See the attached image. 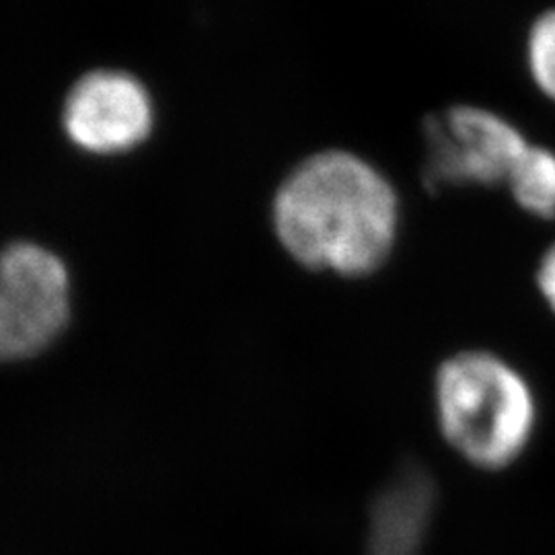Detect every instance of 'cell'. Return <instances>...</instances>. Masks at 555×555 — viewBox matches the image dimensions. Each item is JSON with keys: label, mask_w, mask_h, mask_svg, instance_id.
I'll list each match as a JSON object with an SVG mask.
<instances>
[{"label": "cell", "mask_w": 555, "mask_h": 555, "mask_svg": "<svg viewBox=\"0 0 555 555\" xmlns=\"http://www.w3.org/2000/svg\"><path fill=\"white\" fill-rule=\"evenodd\" d=\"M435 399L442 437L476 467H508L531 442L533 389L511 362L492 352L449 358L438 369Z\"/></svg>", "instance_id": "2"}, {"label": "cell", "mask_w": 555, "mask_h": 555, "mask_svg": "<svg viewBox=\"0 0 555 555\" xmlns=\"http://www.w3.org/2000/svg\"><path fill=\"white\" fill-rule=\"evenodd\" d=\"M73 313L70 274L62 259L31 241L0 251V362L38 357Z\"/></svg>", "instance_id": "3"}, {"label": "cell", "mask_w": 555, "mask_h": 555, "mask_svg": "<svg viewBox=\"0 0 555 555\" xmlns=\"http://www.w3.org/2000/svg\"><path fill=\"white\" fill-rule=\"evenodd\" d=\"M508 185L520 208L539 219H555V153L529 144L516 163Z\"/></svg>", "instance_id": "6"}, {"label": "cell", "mask_w": 555, "mask_h": 555, "mask_svg": "<svg viewBox=\"0 0 555 555\" xmlns=\"http://www.w3.org/2000/svg\"><path fill=\"white\" fill-rule=\"evenodd\" d=\"M68 140L91 155L134 151L155 128L149 89L124 70H93L73 85L62 109Z\"/></svg>", "instance_id": "5"}, {"label": "cell", "mask_w": 555, "mask_h": 555, "mask_svg": "<svg viewBox=\"0 0 555 555\" xmlns=\"http://www.w3.org/2000/svg\"><path fill=\"white\" fill-rule=\"evenodd\" d=\"M527 54L537 87L555 101V9L533 23Z\"/></svg>", "instance_id": "7"}, {"label": "cell", "mask_w": 555, "mask_h": 555, "mask_svg": "<svg viewBox=\"0 0 555 555\" xmlns=\"http://www.w3.org/2000/svg\"><path fill=\"white\" fill-rule=\"evenodd\" d=\"M428 190L442 185H496L508 181L522 153L525 137L508 119L476 105H455L424 124Z\"/></svg>", "instance_id": "4"}, {"label": "cell", "mask_w": 555, "mask_h": 555, "mask_svg": "<svg viewBox=\"0 0 555 555\" xmlns=\"http://www.w3.org/2000/svg\"><path fill=\"white\" fill-rule=\"evenodd\" d=\"M537 284L543 298L547 300L550 309L555 313V245H552L539 263Z\"/></svg>", "instance_id": "8"}, {"label": "cell", "mask_w": 555, "mask_h": 555, "mask_svg": "<svg viewBox=\"0 0 555 555\" xmlns=\"http://www.w3.org/2000/svg\"><path fill=\"white\" fill-rule=\"evenodd\" d=\"M272 222L278 241L300 266L369 276L396 247L399 199L371 163L348 151H323L282 181Z\"/></svg>", "instance_id": "1"}]
</instances>
